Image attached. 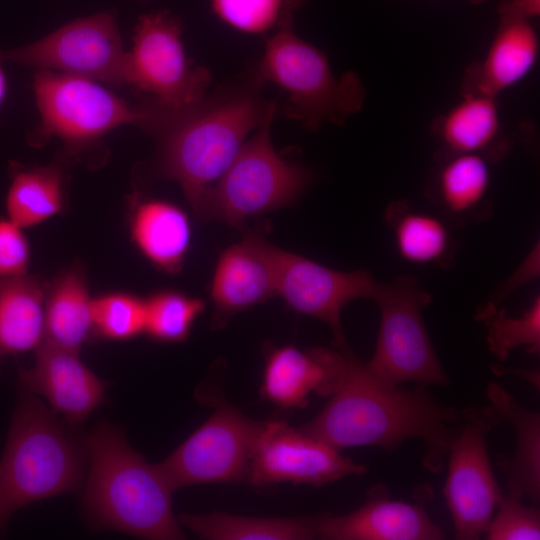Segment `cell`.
<instances>
[{
	"instance_id": "6da1fadb",
	"label": "cell",
	"mask_w": 540,
	"mask_h": 540,
	"mask_svg": "<svg viewBox=\"0 0 540 540\" xmlns=\"http://www.w3.org/2000/svg\"><path fill=\"white\" fill-rule=\"evenodd\" d=\"M264 84L254 71L189 105L141 101L147 112L141 128L156 142L152 168L158 177L179 184L193 211L246 136L278 109L275 100L264 97Z\"/></svg>"
},
{
	"instance_id": "7a4b0ae2",
	"label": "cell",
	"mask_w": 540,
	"mask_h": 540,
	"mask_svg": "<svg viewBox=\"0 0 540 540\" xmlns=\"http://www.w3.org/2000/svg\"><path fill=\"white\" fill-rule=\"evenodd\" d=\"M347 370L324 409L299 427L335 449L376 446L392 452L410 439L426 448L423 463L432 473L444 460L463 424L464 409L438 403L417 384L412 389L378 380L349 349Z\"/></svg>"
},
{
	"instance_id": "3957f363",
	"label": "cell",
	"mask_w": 540,
	"mask_h": 540,
	"mask_svg": "<svg viewBox=\"0 0 540 540\" xmlns=\"http://www.w3.org/2000/svg\"><path fill=\"white\" fill-rule=\"evenodd\" d=\"M86 446L91 471L83 504L96 526L144 539L185 538L173 515L174 489L158 464L148 463L107 423L95 428Z\"/></svg>"
},
{
	"instance_id": "277c9868",
	"label": "cell",
	"mask_w": 540,
	"mask_h": 540,
	"mask_svg": "<svg viewBox=\"0 0 540 540\" xmlns=\"http://www.w3.org/2000/svg\"><path fill=\"white\" fill-rule=\"evenodd\" d=\"M80 467L56 418L34 396L22 397L0 463V530L19 508L74 489Z\"/></svg>"
},
{
	"instance_id": "5b68a950",
	"label": "cell",
	"mask_w": 540,
	"mask_h": 540,
	"mask_svg": "<svg viewBox=\"0 0 540 540\" xmlns=\"http://www.w3.org/2000/svg\"><path fill=\"white\" fill-rule=\"evenodd\" d=\"M256 71L287 94L281 114L310 131L326 123L342 125L364 104L360 77L353 72L335 76L325 53L300 38L293 24L267 37Z\"/></svg>"
},
{
	"instance_id": "8992f818",
	"label": "cell",
	"mask_w": 540,
	"mask_h": 540,
	"mask_svg": "<svg viewBox=\"0 0 540 540\" xmlns=\"http://www.w3.org/2000/svg\"><path fill=\"white\" fill-rule=\"evenodd\" d=\"M277 111L263 120L205 192L194 211L198 217L238 227L249 218L291 206L302 196L311 175L276 153L271 126Z\"/></svg>"
},
{
	"instance_id": "52a82bcc",
	"label": "cell",
	"mask_w": 540,
	"mask_h": 540,
	"mask_svg": "<svg viewBox=\"0 0 540 540\" xmlns=\"http://www.w3.org/2000/svg\"><path fill=\"white\" fill-rule=\"evenodd\" d=\"M32 86L40 122L28 143L39 147L60 139L66 161L93 148L113 129L142 127L147 118L141 102L132 104L91 79L39 69Z\"/></svg>"
},
{
	"instance_id": "ba28073f",
	"label": "cell",
	"mask_w": 540,
	"mask_h": 540,
	"mask_svg": "<svg viewBox=\"0 0 540 540\" xmlns=\"http://www.w3.org/2000/svg\"><path fill=\"white\" fill-rule=\"evenodd\" d=\"M381 319L376 347L367 369L381 382L446 386L449 379L434 350L423 319L432 296L417 279L400 276L380 283L373 298Z\"/></svg>"
},
{
	"instance_id": "9c48e42d",
	"label": "cell",
	"mask_w": 540,
	"mask_h": 540,
	"mask_svg": "<svg viewBox=\"0 0 540 540\" xmlns=\"http://www.w3.org/2000/svg\"><path fill=\"white\" fill-rule=\"evenodd\" d=\"M183 24L168 10L141 15L127 52L125 84L166 107H181L203 98L211 83L209 70L194 66L182 42Z\"/></svg>"
},
{
	"instance_id": "30bf717a",
	"label": "cell",
	"mask_w": 540,
	"mask_h": 540,
	"mask_svg": "<svg viewBox=\"0 0 540 540\" xmlns=\"http://www.w3.org/2000/svg\"><path fill=\"white\" fill-rule=\"evenodd\" d=\"M126 56L115 10L75 19L33 43L0 51V61L116 86L125 84Z\"/></svg>"
},
{
	"instance_id": "8fae6325",
	"label": "cell",
	"mask_w": 540,
	"mask_h": 540,
	"mask_svg": "<svg viewBox=\"0 0 540 540\" xmlns=\"http://www.w3.org/2000/svg\"><path fill=\"white\" fill-rule=\"evenodd\" d=\"M499 421L490 405L464 409L463 424L448 451L444 487L456 538L476 540L503 498L488 455L486 436Z\"/></svg>"
},
{
	"instance_id": "7c38bea8",
	"label": "cell",
	"mask_w": 540,
	"mask_h": 540,
	"mask_svg": "<svg viewBox=\"0 0 540 540\" xmlns=\"http://www.w3.org/2000/svg\"><path fill=\"white\" fill-rule=\"evenodd\" d=\"M263 422L221 403L159 467L174 490L208 483L246 480L254 443Z\"/></svg>"
},
{
	"instance_id": "4fadbf2b",
	"label": "cell",
	"mask_w": 540,
	"mask_h": 540,
	"mask_svg": "<svg viewBox=\"0 0 540 540\" xmlns=\"http://www.w3.org/2000/svg\"><path fill=\"white\" fill-rule=\"evenodd\" d=\"M366 472L326 442L277 420L262 423L246 480L256 487L282 482L319 487Z\"/></svg>"
},
{
	"instance_id": "5bb4252c",
	"label": "cell",
	"mask_w": 540,
	"mask_h": 540,
	"mask_svg": "<svg viewBox=\"0 0 540 540\" xmlns=\"http://www.w3.org/2000/svg\"><path fill=\"white\" fill-rule=\"evenodd\" d=\"M277 295L293 311L326 323L334 345L347 347L341 312L358 298L373 299L380 282L367 270L340 271L276 248Z\"/></svg>"
},
{
	"instance_id": "9a60e30c",
	"label": "cell",
	"mask_w": 540,
	"mask_h": 540,
	"mask_svg": "<svg viewBox=\"0 0 540 540\" xmlns=\"http://www.w3.org/2000/svg\"><path fill=\"white\" fill-rule=\"evenodd\" d=\"M276 248L249 232L220 254L210 287L214 326L277 295Z\"/></svg>"
},
{
	"instance_id": "2e32d148",
	"label": "cell",
	"mask_w": 540,
	"mask_h": 540,
	"mask_svg": "<svg viewBox=\"0 0 540 540\" xmlns=\"http://www.w3.org/2000/svg\"><path fill=\"white\" fill-rule=\"evenodd\" d=\"M348 346L339 351L284 345L269 349L260 387L261 395L283 409L304 408L308 397H330L347 370Z\"/></svg>"
},
{
	"instance_id": "e0dca14e",
	"label": "cell",
	"mask_w": 540,
	"mask_h": 540,
	"mask_svg": "<svg viewBox=\"0 0 540 540\" xmlns=\"http://www.w3.org/2000/svg\"><path fill=\"white\" fill-rule=\"evenodd\" d=\"M20 381L41 395L52 409L72 423L85 420L103 401L104 383L81 361L78 352L43 341L35 363L21 369Z\"/></svg>"
},
{
	"instance_id": "ac0fdd59",
	"label": "cell",
	"mask_w": 540,
	"mask_h": 540,
	"mask_svg": "<svg viewBox=\"0 0 540 540\" xmlns=\"http://www.w3.org/2000/svg\"><path fill=\"white\" fill-rule=\"evenodd\" d=\"M317 537L328 540H440L443 530L422 505L390 499L376 491L357 510L321 516Z\"/></svg>"
},
{
	"instance_id": "d6986e66",
	"label": "cell",
	"mask_w": 540,
	"mask_h": 540,
	"mask_svg": "<svg viewBox=\"0 0 540 540\" xmlns=\"http://www.w3.org/2000/svg\"><path fill=\"white\" fill-rule=\"evenodd\" d=\"M499 24L482 60L467 67L462 92L497 97L534 69L540 43L531 20L498 12Z\"/></svg>"
},
{
	"instance_id": "ffe728a7",
	"label": "cell",
	"mask_w": 540,
	"mask_h": 540,
	"mask_svg": "<svg viewBox=\"0 0 540 540\" xmlns=\"http://www.w3.org/2000/svg\"><path fill=\"white\" fill-rule=\"evenodd\" d=\"M491 161L482 154L444 153L430 175L428 199L452 226L486 220L492 214L488 199Z\"/></svg>"
},
{
	"instance_id": "44dd1931",
	"label": "cell",
	"mask_w": 540,
	"mask_h": 540,
	"mask_svg": "<svg viewBox=\"0 0 540 540\" xmlns=\"http://www.w3.org/2000/svg\"><path fill=\"white\" fill-rule=\"evenodd\" d=\"M129 231L138 251L157 269L177 273L191 243V223L178 205L158 198L136 199Z\"/></svg>"
},
{
	"instance_id": "7402d4cb",
	"label": "cell",
	"mask_w": 540,
	"mask_h": 540,
	"mask_svg": "<svg viewBox=\"0 0 540 540\" xmlns=\"http://www.w3.org/2000/svg\"><path fill=\"white\" fill-rule=\"evenodd\" d=\"M500 131L497 97L474 92H462L460 100L432 124L444 153L482 154L491 162L507 150Z\"/></svg>"
},
{
	"instance_id": "603a6c76",
	"label": "cell",
	"mask_w": 540,
	"mask_h": 540,
	"mask_svg": "<svg viewBox=\"0 0 540 540\" xmlns=\"http://www.w3.org/2000/svg\"><path fill=\"white\" fill-rule=\"evenodd\" d=\"M384 220L402 260L441 268H449L454 263L458 246L453 226L439 213L417 208L406 200H396L387 206Z\"/></svg>"
},
{
	"instance_id": "cb8c5ba5",
	"label": "cell",
	"mask_w": 540,
	"mask_h": 540,
	"mask_svg": "<svg viewBox=\"0 0 540 540\" xmlns=\"http://www.w3.org/2000/svg\"><path fill=\"white\" fill-rule=\"evenodd\" d=\"M92 302L87 278L80 265L61 271L46 283L44 341L79 352L94 335Z\"/></svg>"
},
{
	"instance_id": "d4e9b609",
	"label": "cell",
	"mask_w": 540,
	"mask_h": 540,
	"mask_svg": "<svg viewBox=\"0 0 540 540\" xmlns=\"http://www.w3.org/2000/svg\"><path fill=\"white\" fill-rule=\"evenodd\" d=\"M490 407L499 423H510L516 435L514 458L506 465L508 496L529 499L533 504L540 498V416L521 406L499 384L487 387Z\"/></svg>"
},
{
	"instance_id": "484cf974",
	"label": "cell",
	"mask_w": 540,
	"mask_h": 540,
	"mask_svg": "<svg viewBox=\"0 0 540 540\" xmlns=\"http://www.w3.org/2000/svg\"><path fill=\"white\" fill-rule=\"evenodd\" d=\"M46 283L29 274L0 278V364L44 341Z\"/></svg>"
},
{
	"instance_id": "4316f807",
	"label": "cell",
	"mask_w": 540,
	"mask_h": 540,
	"mask_svg": "<svg viewBox=\"0 0 540 540\" xmlns=\"http://www.w3.org/2000/svg\"><path fill=\"white\" fill-rule=\"evenodd\" d=\"M5 196L6 217L26 229L61 213L66 203V177L60 163L30 166L11 161Z\"/></svg>"
},
{
	"instance_id": "83f0119b",
	"label": "cell",
	"mask_w": 540,
	"mask_h": 540,
	"mask_svg": "<svg viewBox=\"0 0 540 540\" xmlns=\"http://www.w3.org/2000/svg\"><path fill=\"white\" fill-rule=\"evenodd\" d=\"M318 518H260L212 512L183 514L178 522L206 540H307L317 537Z\"/></svg>"
},
{
	"instance_id": "f1b7e54d",
	"label": "cell",
	"mask_w": 540,
	"mask_h": 540,
	"mask_svg": "<svg viewBox=\"0 0 540 540\" xmlns=\"http://www.w3.org/2000/svg\"><path fill=\"white\" fill-rule=\"evenodd\" d=\"M487 330L490 352L500 361L507 360L510 352L525 347L530 354L540 352V297L535 296L520 317H511L499 305L488 301L478 310L476 317Z\"/></svg>"
},
{
	"instance_id": "f546056e",
	"label": "cell",
	"mask_w": 540,
	"mask_h": 540,
	"mask_svg": "<svg viewBox=\"0 0 540 540\" xmlns=\"http://www.w3.org/2000/svg\"><path fill=\"white\" fill-rule=\"evenodd\" d=\"M307 0H208L212 13L230 28L253 35L275 33L293 24Z\"/></svg>"
},
{
	"instance_id": "4dcf8cb0",
	"label": "cell",
	"mask_w": 540,
	"mask_h": 540,
	"mask_svg": "<svg viewBox=\"0 0 540 540\" xmlns=\"http://www.w3.org/2000/svg\"><path fill=\"white\" fill-rule=\"evenodd\" d=\"M145 301L144 333L162 343L184 341L205 307L202 299L175 290L158 291Z\"/></svg>"
},
{
	"instance_id": "1f68e13d",
	"label": "cell",
	"mask_w": 540,
	"mask_h": 540,
	"mask_svg": "<svg viewBox=\"0 0 540 540\" xmlns=\"http://www.w3.org/2000/svg\"><path fill=\"white\" fill-rule=\"evenodd\" d=\"M94 335L123 341L145 332L146 301L125 292H110L93 297Z\"/></svg>"
},
{
	"instance_id": "d6a6232c",
	"label": "cell",
	"mask_w": 540,
	"mask_h": 540,
	"mask_svg": "<svg viewBox=\"0 0 540 540\" xmlns=\"http://www.w3.org/2000/svg\"><path fill=\"white\" fill-rule=\"evenodd\" d=\"M486 530L489 540L540 539V512L535 504L525 505L522 500L503 496Z\"/></svg>"
},
{
	"instance_id": "836d02e7",
	"label": "cell",
	"mask_w": 540,
	"mask_h": 540,
	"mask_svg": "<svg viewBox=\"0 0 540 540\" xmlns=\"http://www.w3.org/2000/svg\"><path fill=\"white\" fill-rule=\"evenodd\" d=\"M31 250L24 228L0 217V278L28 274Z\"/></svg>"
},
{
	"instance_id": "e575fe53",
	"label": "cell",
	"mask_w": 540,
	"mask_h": 540,
	"mask_svg": "<svg viewBox=\"0 0 540 540\" xmlns=\"http://www.w3.org/2000/svg\"><path fill=\"white\" fill-rule=\"evenodd\" d=\"M539 276V244L535 245L518 268L508 279L497 289L496 295L489 301L500 305L512 291L523 284Z\"/></svg>"
},
{
	"instance_id": "d590c367",
	"label": "cell",
	"mask_w": 540,
	"mask_h": 540,
	"mask_svg": "<svg viewBox=\"0 0 540 540\" xmlns=\"http://www.w3.org/2000/svg\"><path fill=\"white\" fill-rule=\"evenodd\" d=\"M498 12L532 20L540 14V0H504L499 4Z\"/></svg>"
},
{
	"instance_id": "8d00e7d4",
	"label": "cell",
	"mask_w": 540,
	"mask_h": 540,
	"mask_svg": "<svg viewBox=\"0 0 540 540\" xmlns=\"http://www.w3.org/2000/svg\"><path fill=\"white\" fill-rule=\"evenodd\" d=\"M1 62V61H0ZM7 93V80L6 75L4 73V70L2 69V66L0 64V110L3 106L5 97Z\"/></svg>"
},
{
	"instance_id": "74e56055",
	"label": "cell",
	"mask_w": 540,
	"mask_h": 540,
	"mask_svg": "<svg viewBox=\"0 0 540 540\" xmlns=\"http://www.w3.org/2000/svg\"><path fill=\"white\" fill-rule=\"evenodd\" d=\"M470 3L472 4H481V3H484L488 0H468Z\"/></svg>"
},
{
	"instance_id": "f35d334b",
	"label": "cell",
	"mask_w": 540,
	"mask_h": 540,
	"mask_svg": "<svg viewBox=\"0 0 540 540\" xmlns=\"http://www.w3.org/2000/svg\"><path fill=\"white\" fill-rule=\"evenodd\" d=\"M141 1H148V0H141Z\"/></svg>"
}]
</instances>
